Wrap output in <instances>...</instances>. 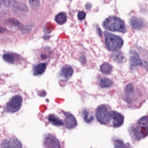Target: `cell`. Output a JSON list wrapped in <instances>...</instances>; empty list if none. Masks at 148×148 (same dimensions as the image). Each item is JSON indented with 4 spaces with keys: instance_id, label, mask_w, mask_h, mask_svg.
<instances>
[{
    "instance_id": "1",
    "label": "cell",
    "mask_w": 148,
    "mask_h": 148,
    "mask_svg": "<svg viewBox=\"0 0 148 148\" xmlns=\"http://www.w3.org/2000/svg\"><path fill=\"white\" fill-rule=\"evenodd\" d=\"M131 131L134 138L139 140L148 135V116L142 117L138 121L136 124L131 128Z\"/></svg>"
},
{
    "instance_id": "2",
    "label": "cell",
    "mask_w": 148,
    "mask_h": 148,
    "mask_svg": "<svg viewBox=\"0 0 148 148\" xmlns=\"http://www.w3.org/2000/svg\"><path fill=\"white\" fill-rule=\"evenodd\" d=\"M103 26L106 30L112 32L122 33L126 32L123 21L116 17H110L106 19L103 23Z\"/></svg>"
},
{
    "instance_id": "3",
    "label": "cell",
    "mask_w": 148,
    "mask_h": 148,
    "mask_svg": "<svg viewBox=\"0 0 148 148\" xmlns=\"http://www.w3.org/2000/svg\"><path fill=\"white\" fill-rule=\"evenodd\" d=\"M106 45L110 51H116L123 46V41L120 37L108 32H104Z\"/></svg>"
},
{
    "instance_id": "4",
    "label": "cell",
    "mask_w": 148,
    "mask_h": 148,
    "mask_svg": "<svg viewBox=\"0 0 148 148\" xmlns=\"http://www.w3.org/2000/svg\"><path fill=\"white\" fill-rule=\"evenodd\" d=\"M110 112L106 105H102L96 110V117L99 122L102 124L106 125L110 123Z\"/></svg>"
},
{
    "instance_id": "5",
    "label": "cell",
    "mask_w": 148,
    "mask_h": 148,
    "mask_svg": "<svg viewBox=\"0 0 148 148\" xmlns=\"http://www.w3.org/2000/svg\"><path fill=\"white\" fill-rule=\"evenodd\" d=\"M22 103V98L21 96L18 95L14 96L7 104V110L12 113L16 112L20 109Z\"/></svg>"
},
{
    "instance_id": "6",
    "label": "cell",
    "mask_w": 148,
    "mask_h": 148,
    "mask_svg": "<svg viewBox=\"0 0 148 148\" xmlns=\"http://www.w3.org/2000/svg\"><path fill=\"white\" fill-rule=\"evenodd\" d=\"M110 121L113 127H119L123 123V116L117 112L111 111L110 112Z\"/></svg>"
},
{
    "instance_id": "7",
    "label": "cell",
    "mask_w": 148,
    "mask_h": 148,
    "mask_svg": "<svg viewBox=\"0 0 148 148\" xmlns=\"http://www.w3.org/2000/svg\"><path fill=\"white\" fill-rule=\"evenodd\" d=\"M45 146L47 148H60L59 141L53 135L49 134L44 140Z\"/></svg>"
},
{
    "instance_id": "8",
    "label": "cell",
    "mask_w": 148,
    "mask_h": 148,
    "mask_svg": "<svg viewBox=\"0 0 148 148\" xmlns=\"http://www.w3.org/2000/svg\"><path fill=\"white\" fill-rule=\"evenodd\" d=\"M3 147L4 148H22V145L16 138H9L5 139Z\"/></svg>"
},
{
    "instance_id": "9",
    "label": "cell",
    "mask_w": 148,
    "mask_h": 148,
    "mask_svg": "<svg viewBox=\"0 0 148 148\" xmlns=\"http://www.w3.org/2000/svg\"><path fill=\"white\" fill-rule=\"evenodd\" d=\"M64 122L66 128L68 129H72L76 127L77 125V121L73 115L70 113L66 112Z\"/></svg>"
},
{
    "instance_id": "10",
    "label": "cell",
    "mask_w": 148,
    "mask_h": 148,
    "mask_svg": "<svg viewBox=\"0 0 148 148\" xmlns=\"http://www.w3.org/2000/svg\"><path fill=\"white\" fill-rule=\"evenodd\" d=\"M130 62L131 67H136L143 64V63L141 59L139 58V55L136 51L131 50L130 51Z\"/></svg>"
},
{
    "instance_id": "11",
    "label": "cell",
    "mask_w": 148,
    "mask_h": 148,
    "mask_svg": "<svg viewBox=\"0 0 148 148\" xmlns=\"http://www.w3.org/2000/svg\"><path fill=\"white\" fill-rule=\"evenodd\" d=\"M130 23L131 26L136 30L142 28L143 25V20L138 17H133L130 19Z\"/></svg>"
},
{
    "instance_id": "12",
    "label": "cell",
    "mask_w": 148,
    "mask_h": 148,
    "mask_svg": "<svg viewBox=\"0 0 148 148\" xmlns=\"http://www.w3.org/2000/svg\"><path fill=\"white\" fill-rule=\"evenodd\" d=\"M46 69V64L45 63L38 64L34 68V75L35 76L41 75L45 72Z\"/></svg>"
},
{
    "instance_id": "13",
    "label": "cell",
    "mask_w": 148,
    "mask_h": 148,
    "mask_svg": "<svg viewBox=\"0 0 148 148\" xmlns=\"http://www.w3.org/2000/svg\"><path fill=\"white\" fill-rule=\"evenodd\" d=\"M61 73L64 77L66 79L69 78L73 74V70L71 66H65L62 69Z\"/></svg>"
},
{
    "instance_id": "14",
    "label": "cell",
    "mask_w": 148,
    "mask_h": 148,
    "mask_svg": "<svg viewBox=\"0 0 148 148\" xmlns=\"http://www.w3.org/2000/svg\"><path fill=\"white\" fill-rule=\"evenodd\" d=\"M48 120L50 123L56 126H60L63 124V121L54 114H51L49 115Z\"/></svg>"
},
{
    "instance_id": "15",
    "label": "cell",
    "mask_w": 148,
    "mask_h": 148,
    "mask_svg": "<svg viewBox=\"0 0 148 148\" xmlns=\"http://www.w3.org/2000/svg\"><path fill=\"white\" fill-rule=\"evenodd\" d=\"M55 19L57 23L60 25H63L66 22L67 16L65 13L61 12L56 15Z\"/></svg>"
},
{
    "instance_id": "16",
    "label": "cell",
    "mask_w": 148,
    "mask_h": 148,
    "mask_svg": "<svg viewBox=\"0 0 148 148\" xmlns=\"http://www.w3.org/2000/svg\"><path fill=\"white\" fill-rule=\"evenodd\" d=\"M100 71L104 74H110L112 71V67L108 63H104L100 66Z\"/></svg>"
},
{
    "instance_id": "17",
    "label": "cell",
    "mask_w": 148,
    "mask_h": 148,
    "mask_svg": "<svg viewBox=\"0 0 148 148\" xmlns=\"http://www.w3.org/2000/svg\"><path fill=\"white\" fill-rule=\"evenodd\" d=\"M125 92L126 95V101L128 103L130 96L134 92V86L132 84H129L125 87Z\"/></svg>"
},
{
    "instance_id": "18",
    "label": "cell",
    "mask_w": 148,
    "mask_h": 148,
    "mask_svg": "<svg viewBox=\"0 0 148 148\" xmlns=\"http://www.w3.org/2000/svg\"><path fill=\"white\" fill-rule=\"evenodd\" d=\"M111 57L113 60L118 63H121L123 60L124 57L120 52L113 53H112Z\"/></svg>"
},
{
    "instance_id": "19",
    "label": "cell",
    "mask_w": 148,
    "mask_h": 148,
    "mask_svg": "<svg viewBox=\"0 0 148 148\" xmlns=\"http://www.w3.org/2000/svg\"><path fill=\"white\" fill-rule=\"evenodd\" d=\"M112 82L110 79L107 78H104L101 79L100 82V86L102 88H108L111 86Z\"/></svg>"
},
{
    "instance_id": "20",
    "label": "cell",
    "mask_w": 148,
    "mask_h": 148,
    "mask_svg": "<svg viewBox=\"0 0 148 148\" xmlns=\"http://www.w3.org/2000/svg\"><path fill=\"white\" fill-rule=\"evenodd\" d=\"M29 5L34 11H37L39 8L40 2L38 1H29Z\"/></svg>"
},
{
    "instance_id": "21",
    "label": "cell",
    "mask_w": 148,
    "mask_h": 148,
    "mask_svg": "<svg viewBox=\"0 0 148 148\" xmlns=\"http://www.w3.org/2000/svg\"><path fill=\"white\" fill-rule=\"evenodd\" d=\"M114 148H128L124 143L119 139H116L113 141Z\"/></svg>"
},
{
    "instance_id": "22",
    "label": "cell",
    "mask_w": 148,
    "mask_h": 148,
    "mask_svg": "<svg viewBox=\"0 0 148 148\" xmlns=\"http://www.w3.org/2000/svg\"><path fill=\"white\" fill-rule=\"evenodd\" d=\"M7 25L9 27L12 28V27H18V21L14 19H10L7 21Z\"/></svg>"
},
{
    "instance_id": "23",
    "label": "cell",
    "mask_w": 148,
    "mask_h": 148,
    "mask_svg": "<svg viewBox=\"0 0 148 148\" xmlns=\"http://www.w3.org/2000/svg\"><path fill=\"white\" fill-rule=\"evenodd\" d=\"M84 119L85 121L87 123H91L94 119L93 116H91L89 114L87 111H85L84 113Z\"/></svg>"
},
{
    "instance_id": "24",
    "label": "cell",
    "mask_w": 148,
    "mask_h": 148,
    "mask_svg": "<svg viewBox=\"0 0 148 148\" xmlns=\"http://www.w3.org/2000/svg\"><path fill=\"white\" fill-rule=\"evenodd\" d=\"M3 58L6 61L9 63H13L14 61L13 56L9 53L4 55L3 56Z\"/></svg>"
},
{
    "instance_id": "25",
    "label": "cell",
    "mask_w": 148,
    "mask_h": 148,
    "mask_svg": "<svg viewBox=\"0 0 148 148\" xmlns=\"http://www.w3.org/2000/svg\"><path fill=\"white\" fill-rule=\"evenodd\" d=\"M86 17V13L84 12L80 11L78 13V18L79 20H83Z\"/></svg>"
},
{
    "instance_id": "26",
    "label": "cell",
    "mask_w": 148,
    "mask_h": 148,
    "mask_svg": "<svg viewBox=\"0 0 148 148\" xmlns=\"http://www.w3.org/2000/svg\"><path fill=\"white\" fill-rule=\"evenodd\" d=\"M86 8L87 9H90V8H91V5H90V6H88V4H86Z\"/></svg>"
}]
</instances>
